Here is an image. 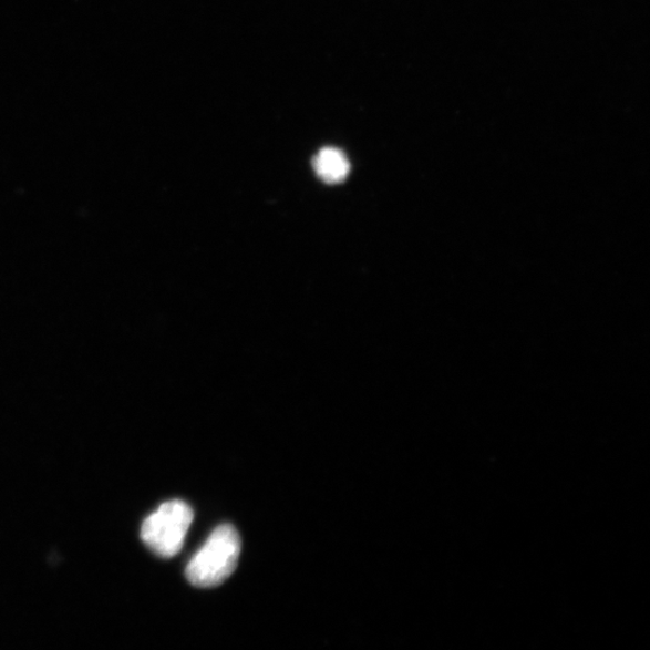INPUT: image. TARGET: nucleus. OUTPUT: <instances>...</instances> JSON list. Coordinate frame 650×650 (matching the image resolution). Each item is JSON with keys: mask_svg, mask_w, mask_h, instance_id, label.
Instances as JSON below:
<instances>
[{"mask_svg": "<svg viewBox=\"0 0 650 650\" xmlns=\"http://www.w3.org/2000/svg\"><path fill=\"white\" fill-rule=\"evenodd\" d=\"M240 553L238 530L229 524L220 525L187 565V579L199 588L223 585L237 569Z\"/></svg>", "mask_w": 650, "mask_h": 650, "instance_id": "1", "label": "nucleus"}, {"mask_svg": "<svg viewBox=\"0 0 650 650\" xmlns=\"http://www.w3.org/2000/svg\"><path fill=\"white\" fill-rule=\"evenodd\" d=\"M313 169L324 183L339 184L348 177L351 165L340 149L326 147L313 158Z\"/></svg>", "mask_w": 650, "mask_h": 650, "instance_id": "3", "label": "nucleus"}, {"mask_svg": "<svg viewBox=\"0 0 650 650\" xmlns=\"http://www.w3.org/2000/svg\"><path fill=\"white\" fill-rule=\"evenodd\" d=\"M193 519L195 514L185 502L164 503L145 519L143 541L157 556L173 558L182 551Z\"/></svg>", "mask_w": 650, "mask_h": 650, "instance_id": "2", "label": "nucleus"}]
</instances>
